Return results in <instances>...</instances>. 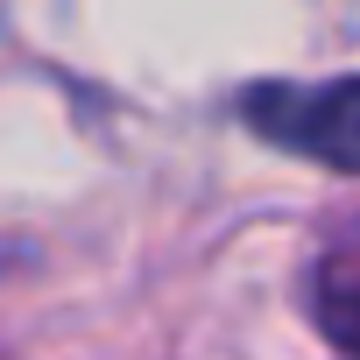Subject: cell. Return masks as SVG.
I'll return each instance as SVG.
<instances>
[{
  "mask_svg": "<svg viewBox=\"0 0 360 360\" xmlns=\"http://www.w3.org/2000/svg\"><path fill=\"white\" fill-rule=\"evenodd\" d=\"M311 318L339 353L360 360V219L339 226L318 248V262H311Z\"/></svg>",
  "mask_w": 360,
  "mask_h": 360,
  "instance_id": "obj_2",
  "label": "cell"
},
{
  "mask_svg": "<svg viewBox=\"0 0 360 360\" xmlns=\"http://www.w3.org/2000/svg\"><path fill=\"white\" fill-rule=\"evenodd\" d=\"M248 127L290 155H311L325 169L360 176V78H325V85H255L248 92Z\"/></svg>",
  "mask_w": 360,
  "mask_h": 360,
  "instance_id": "obj_1",
  "label": "cell"
}]
</instances>
